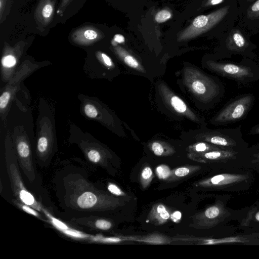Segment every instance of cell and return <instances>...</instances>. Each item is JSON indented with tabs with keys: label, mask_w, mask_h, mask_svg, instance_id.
I'll return each instance as SVG.
<instances>
[{
	"label": "cell",
	"mask_w": 259,
	"mask_h": 259,
	"mask_svg": "<svg viewBox=\"0 0 259 259\" xmlns=\"http://www.w3.org/2000/svg\"><path fill=\"white\" fill-rule=\"evenodd\" d=\"M124 41V38L123 35L117 34L114 35L112 44L115 42V43H122Z\"/></svg>",
	"instance_id": "obj_33"
},
{
	"label": "cell",
	"mask_w": 259,
	"mask_h": 259,
	"mask_svg": "<svg viewBox=\"0 0 259 259\" xmlns=\"http://www.w3.org/2000/svg\"><path fill=\"white\" fill-rule=\"evenodd\" d=\"M115 50L118 55L128 66L139 71H144L143 67L140 65L138 60L133 56L127 53L120 47L116 48Z\"/></svg>",
	"instance_id": "obj_17"
},
{
	"label": "cell",
	"mask_w": 259,
	"mask_h": 259,
	"mask_svg": "<svg viewBox=\"0 0 259 259\" xmlns=\"http://www.w3.org/2000/svg\"><path fill=\"white\" fill-rule=\"evenodd\" d=\"M70 0H62L61 3V9L65 8L67 4L69 3Z\"/></svg>",
	"instance_id": "obj_36"
},
{
	"label": "cell",
	"mask_w": 259,
	"mask_h": 259,
	"mask_svg": "<svg viewBox=\"0 0 259 259\" xmlns=\"http://www.w3.org/2000/svg\"><path fill=\"white\" fill-rule=\"evenodd\" d=\"M182 214L179 211H175L171 212L170 219L175 223H179L181 219Z\"/></svg>",
	"instance_id": "obj_32"
},
{
	"label": "cell",
	"mask_w": 259,
	"mask_h": 259,
	"mask_svg": "<svg viewBox=\"0 0 259 259\" xmlns=\"http://www.w3.org/2000/svg\"><path fill=\"white\" fill-rule=\"evenodd\" d=\"M42 210L52 225L66 235L73 239L89 240L92 242H95L96 236L90 235L71 228L62 222L54 217L47 210L43 209Z\"/></svg>",
	"instance_id": "obj_10"
},
{
	"label": "cell",
	"mask_w": 259,
	"mask_h": 259,
	"mask_svg": "<svg viewBox=\"0 0 259 259\" xmlns=\"http://www.w3.org/2000/svg\"><path fill=\"white\" fill-rule=\"evenodd\" d=\"M94 223V226L95 228L99 230H109L113 226L112 223L111 221L104 219H97Z\"/></svg>",
	"instance_id": "obj_22"
},
{
	"label": "cell",
	"mask_w": 259,
	"mask_h": 259,
	"mask_svg": "<svg viewBox=\"0 0 259 259\" xmlns=\"http://www.w3.org/2000/svg\"><path fill=\"white\" fill-rule=\"evenodd\" d=\"M16 205L19 206L23 210L25 211L27 213L34 215V217L42 219L41 215L37 212V210L33 208V207L24 204L21 202L16 200Z\"/></svg>",
	"instance_id": "obj_25"
},
{
	"label": "cell",
	"mask_w": 259,
	"mask_h": 259,
	"mask_svg": "<svg viewBox=\"0 0 259 259\" xmlns=\"http://www.w3.org/2000/svg\"><path fill=\"white\" fill-rule=\"evenodd\" d=\"M217 146L206 142L200 141L190 145L187 151L189 154H200L210 151L220 150Z\"/></svg>",
	"instance_id": "obj_18"
},
{
	"label": "cell",
	"mask_w": 259,
	"mask_h": 259,
	"mask_svg": "<svg viewBox=\"0 0 259 259\" xmlns=\"http://www.w3.org/2000/svg\"><path fill=\"white\" fill-rule=\"evenodd\" d=\"M124 240L136 241L149 244H162L169 243L171 240L168 237L158 233L146 236H132L121 237Z\"/></svg>",
	"instance_id": "obj_13"
},
{
	"label": "cell",
	"mask_w": 259,
	"mask_h": 259,
	"mask_svg": "<svg viewBox=\"0 0 259 259\" xmlns=\"http://www.w3.org/2000/svg\"><path fill=\"white\" fill-rule=\"evenodd\" d=\"M249 134L251 135H259V123L251 127L250 130Z\"/></svg>",
	"instance_id": "obj_34"
},
{
	"label": "cell",
	"mask_w": 259,
	"mask_h": 259,
	"mask_svg": "<svg viewBox=\"0 0 259 259\" xmlns=\"http://www.w3.org/2000/svg\"><path fill=\"white\" fill-rule=\"evenodd\" d=\"M229 6H226L205 15L196 17L186 29L180 35V41L186 40L197 36L210 29L228 13Z\"/></svg>",
	"instance_id": "obj_6"
},
{
	"label": "cell",
	"mask_w": 259,
	"mask_h": 259,
	"mask_svg": "<svg viewBox=\"0 0 259 259\" xmlns=\"http://www.w3.org/2000/svg\"><path fill=\"white\" fill-rule=\"evenodd\" d=\"M72 38L80 44H88L93 42L101 37V32L92 26H84L76 30L72 34Z\"/></svg>",
	"instance_id": "obj_11"
},
{
	"label": "cell",
	"mask_w": 259,
	"mask_h": 259,
	"mask_svg": "<svg viewBox=\"0 0 259 259\" xmlns=\"http://www.w3.org/2000/svg\"><path fill=\"white\" fill-rule=\"evenodd\" d=\"M84 112L87 116L90 118H95L98 115L96 108L91 104H87L84 108Z\"/></svg>",
	"instance_id": "obj_29"
},
{
	"label": "cell",
	"mask_w": 259,
	"mask_h": 259,
	"mask_svg": "<svg viewBox=\"0 0 259 259\" xmlns=\"http://www.w3.org/2000/svg\"><path fill=\"white\" fill-rule=\"evenodd\" d=\"M171 17V13L166 10H162L158 12L155 15V19L158 23L165 22Z\"/></svg>",
	"instance_id": "obj_27"
},
{
	"label": "cell",
	"mask_w": 259,
	"mask_h": 259,
	"mask_svg": "<svg viewBox=\"0 0 259 259\" xmlns=\"http://www.w3.org/2000/svg\"><path fill=\"white\" fill-rule=\"evenodd\" d=\"M158 89L162 100L173 111L194 122L204 123L203 119L191 111L183 100L175 94L165 84L160 83Z\"/></svg>",
	"instance_id": "obj_8"
},
{
	"label": "cell",
	"mask_w": 259,
	"mask_h": 259,
	"mask_svg": "<svg viewBox=\"0 0 259 259\" xmlns=\"http://www.w3.org/2000/svg\"><path fill=\"white\" fill-rule=\"evenodd\" d=\"M224 0H210L209 4L211 5H215L223 2Z\"/></svg>",
	"instance_id": "obj_35"
},
{
	"label": "cell",
	"mask_w": 259,
	"mask_h": 259,
	"mask_svg": "<svg viewBox=\"0 0 259 259\" xmlns=\"http://www.w3.org/2000/svg\"><path fill=\"white\" fill-rule=\"evenodd\" d=\"M171 170L169 167L165 164H160L155 168V172L158 179L165 181L169 177Z\"/></svg>",
	"instance_id": "obj_20"
},
{
	"label": "cell",
	"mask_w": 259,
	"mask_h": 259,
	"mask_svg": "<svg viewBox=\"0 0 259 259\" xmlns=\"http://www.w3.org/2000/svg\"><path fill=\"white\" fill-rule=\"evenodd\" d=\"M200 169L199 165H185L174 168L171 170L170 175L165 181L172 182L187 177Z\"/></svg>",
	"instance_id": "obj_14"
},
{
	"label": "cell",
	"mask_w": 259,
	"mask_h": 259,
	"mask_svg": "<svg viewBox=\"0 0 259 259\" xmlns=\"http://www.w3.org/2000/svg\"><path fill=\"white\" fill-rule=\"evenodd\" d=\"M255 0H247V2H251Z\"/></svg>",
	"instance_id": "obj_38"
},
{
	"label": "cell",
	"mask_w": 259,
	"mask_h": 259,
	"mask_svg": "<svg viewBox=\"0 0 259 259\" xmlns=\"http://www.w3.org/2000/svg\"><path fill=\"white\" fill-rule=\"evenodd\" d=\"M98 54L100 57L102 58L103 62L106 65L109 67H111L112 66V61L108 56H107L106 54L100 52Z\"/></svg>",
	"instance_id": "obj_31"
},
{
	"label": "cell",
	"mask_w": 259,
	"mask_h": 259,
	"mask_svg": "<svg viewBox=\"0 0 259 259\" xmlns=\"http://www.w3.org/2000/svg\"><path fill=\"white\" fill-rule=\"evenodd\" d=\"M225 47L230 52L243 54L248 50L249 43L239 30L233 29L228 35Z\"/></svg>",
	"instance_id": "obj_9"
},
{
	"label": "cell",
	"mask_w": 259,
	"mask_h": 259,
	"mask_svg": "<svg viewBox=\"0 0 259 259\" xmlns=\"http://www.w3.org/2000/svg\"><path fill=\"white\" fill-rule=\"evenodd\" d=\"M149 147L154 155L158 156H167L175 153V149L168 143L155 141L149 144Z\"/></svg>",
	"instance_id": "obj_15"
},
{
	"label": "cell",
	"mask_w": 259,
	"mask_h": 259,
	"mask_svg": "<svg viewBox=\"0 0 259 259\" xmlns=\"http://www.w3.org/2000/svg\"><path fill=\"white\" fill-rule=\"evenodd\" d=\"M206 66L214 73L234 80L241 84H246L259 80V65L251 61L236 63L209 60L206 61Z\"/></svg>",
	"instance_id": "obj_2"
},
{
	"label": "cell",
	"mask_w": 259,
	"mask_h": 259,
	"mask_svg": "<svg viewBox=\"0 0 259 259\" xmlns=\"http://www.w3.org/2000/svg\"><path fill=\"white\" fill-rule=\"evenodd\" d=\"M154 175L152 168L149 165H146L142 169L139 176L140 183L143 189L147 188L153 179Z\"/></svg>",
	"instance_id": "obj_19"
},
{
	"label": "cell",
	"mask_w": 259,
	"mask_h": 259,
	"mask_svg": "<svg viewBox=\"0 0 259 259\" xmlns=\"http://www.w3.org/2000/svg\"><path fill=\"white\" fill-rule=\"evenodd\" d=\"M88 158L90 161L95 163H101L103 161V157L96 150H90L87 153Z\"/></svg>",
	"instance_id": "obj_24"
},
{
	"label": "cell",
	"mask_w": 259,
	"mask_h": 259,
	"mask_svg": "<svg viewBox=\"0 0 259 259\" xmlns=\"http://www.w3.org/2000/svg\"><path fill=\"white\" fill-rule=\"evenodd\" d=\"M107 189L110 193L114 195L125 197L128 200L130 199L128 198V196L127 194L123 191L118 186L113 183H108Z\"/></svg>",
	"instance_id": "obj_23"
},
{
	"label": "cell",
	"mask_w": 259,
	"mask_h": 259,
	"mask_svg": "<svg viewBox=\"0 0 259 259\" xmlns=\"http://www.w3.org/2000/svg\"><path fill=\"white\" fill-rule=\"evenodd\" d=\"M171 211L164 204L158 203L154 204L147 216V221L155 226L163 225L170 219Z\"/></svg>",
	"instance_id": "obj_12"
},
{
	"label": "cell",
	"mask_w": 259,
	"mask_h": 259,
	"mask_svg": "<svg viewBox=\"0 0 259 259\" xmlns=\"http://www.w3.org/2000/svg\"><path fill=\"white\" fill-rule=\"evenodd\" d=\"M255 219L256 220L259 221V211L255 214Z\"/></svg>",
	"instance_id": "obj_37"
},
{
	"label": "cell",
	"mask_w": 259,
	"mask_h": 259,
	"mask_svg": "<svg viewBox=\"0 0 259 259\" xmlns=\"http://www.w3.org/2000/svg\"><path fill=\"white\" fill-rule=\"evenodd\" d=\"M255 97L245 94L230 100L210 120L215 125H227L243 119L253 106Z\"/></svg>",
	"instance_id": "obj_4"
},
{
	"label": "cell",
	"mask_w": 259,
	"mask_h": 259,
	"mask_svg": "<svg viewBox=\"0 0 259 259\" xmlns=\"http://www.w3.org/2000/svg\"><path fill=\"white\" fill-rule=\"evenodd\" d=\"M183 80L189 91L205 103L218 100L223 96L224 88L222 82L196 68H185Z\"/></svg>",
	"instance_id": "obj_1"
},
{
	"label": "cell",
	"mask_w": 259,
	"mask_h": 259,
	"mask_svg": "<svg viewBox=\"0 0 259 259\" xmlns=\"http://www.w3.org/2000/svg\"><path fill=\"white\" fill-rule=\"evenodd\" d=\"M123 241H124V239L121 237H104L102 235H98L97 242L102 243H117Z\"/></svg>",
	"instance_id": "obj_26"
},
{
	"label": "cell",
	"mask_w": 259,
	"mask_h": 259,
	"mask_svg": "<svg viewBox=\"0 0 259 259\" xmlns=\"http://www.w3.org/2000/svg\"><path fill=\"white\" fill-rule=\"evenodd\" d=\"M196 139L213 145L226 147L237 146L243 142L241 125L235 128L210 130L206 129L196 136Z\"/></svg>",
	"instance_id": "obj_7"
},
{
	"label": "cell",
	"mask_w": 259,
	"mask_h": 259,
	"mask_svg": "<svg viewBox=\"0 0 259 259\" xmlns=\"http://www.w3.org/2000/svg\"><path fill=\"white\" fill-rule=\"evenodd\" d=\"M247 17L251 20L259 19V0H256L248 8Z\"/></svg>",
	"instance_id": "obj_21"
},
{
	"label": "cell",
	"mask_w": 259,
	"mask_h": 259,
	"mask_svg": "<svg viewBox=\"0 0 259 259\" xmlns=\"http://www.w3.org/2000/svg\"><path fill=\"white\" fill-rule=\"evenodd\" d=\"M16 58L14 56L11 55L3 57L2 60V63L3 65L6 67H13L16 64Z\"/></svg>",
	"instance_id": "obj_28"
},
{
	"label": "cell",
	"mask_w": 259,
	"mask_h": 259,
	"mask_svg": "<svg viewBox=\"0 0 259 259\" xmlns=\"http://www.w3.org/2000/svg\"><path fill=\"white\" fill-rule=\"evenodd\" d=\"M10 94L9 92H4L0 97V108L4 109L8 104L10 99Z\"/></svg>",
	"instance_id": "obj_30"
},
{
	"label": "cell",
	"mask_w": 259,
	"mask_h": 259,
	"mask_svg": "<svg viewBox=\"0 0 259 259\" xmlns=\"http://www.w3.org/2000/svg\"><path fill=\"white\" fill-rule=\"evenodd\" d=\"M54 13V5L50 0H45L39 5L37 16L38 19L44 23H48L52 18Z\"/></svg>",
	"instance_id": "obj_16"
},
{
	"label": "cell",
	"mask_w": 259,
	"mask_h": 259,
	"mask_svg": "<svg viewBox=\"0 0 259 259\" xmlns=\"http://www.w3.org/2000/svg\"><path fill=\"white\" fill-rule=\"evenodd\" d=\"M5 161L12 192L16 200L33 207L37 211H41L42 208L40 203L23 184L19 170L18 158L12 148L6 149Z\"/></svg>",
	"instance_id": "obj_3"
},
{
	"label": "cell",
	"mask_w": 259,
	"mask_h": 259,
	"mask_svg": "<svg viewBox=\"0 0 259 259\" xmlns=\"http://www.w3.org/2000/svg\"><path fill=\"white\" fill-rule=\"evenodd\" d=\"M75 204L86 210H113L125 204V200L108 194L85 191L74 197Z\"/></svg>",
	"instance_id": "obj_5"
}]
</instances>
